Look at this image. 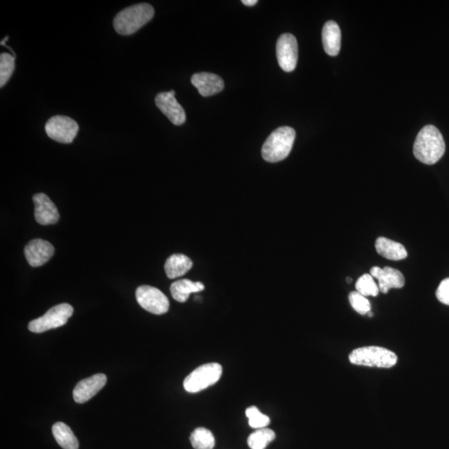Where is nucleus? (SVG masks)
Masks as SVG:
<instances>
[{
    "label": "nucleus",
    "instance_id": "obj_11",
    "mask_svg": "<svg viewBox=\"0 0 449 449\" xmlns=\"http://www.w3.org/2000/svg\"><path fill=\"white\" fill-rule=\"evenodd\" d=\"M156 105L162 113L172 122L174 125H182L186 122V113L182 107L172 93L164 92L158 93L155 98Z\"/></svg>",
    "mask_w": 449,
    "mask_h": 449
},
{
    "label": "nucleus",
    "instance_id": "obj_27",
    "mask_svg": "<svg viewBox=\"0 0 449 449\" xmlns=\"http://www.w3.org/2000/svg\"><path fill=\"white\" fill-rule=\"evenodd\" d=\"M436 297L440 302L449 306V278L443 280L439 284L437 292H436Z\"/></svg>",
    "mask_w": 449,
    "mask_h": 449
},
{
    "label": "nucleus",
    "instance_id": "obj_7",
    "mask_svg": "<svg viewBox=\"0 0 449 449\" xmlns=\"http://www.w3.org/2000/svg\"><path fill=\"white\" fill-rule=\"evenodd\" d=\"M79 130L78 123L74 119L59 115L51 118L45 125L47 135L60 143H72Z\"/></svg>",
    "mask_w": 449,
    "mask_h": 449
},
{
    "label": "nucleus",
    "instance_id": "obj_29",
    "mask_svg": "<svg viewBox=\"0 0 449 449\" xmlns=\"http://www.w3.org/2000/svg\"><path fill=\"white\" fill-rule=\"evenodd\" d=\"M352 279H350V278H349V277H348V278H347V282H348V283H350V282H352Z\"/></svg>",
    "mask_w": 449,
    "mask_h": 449
},
{
    "label": "nucleus",
    "instance_id": "obj_5",
    "mask_svg": "<svg viewBox=\"0 0 449 449\" xmlns=\"http://www.w3.org/2000/svg\"><path fill=\"white\" fill-rule=\"evenodd\" d=\"M222 367L217 363L200 365L184 380V388L188 393H198L219 381Z\"/></svg>",
    "mask_w": 449,
    "mask_h": 449
},
{
    "label": "nucleus",
    "instance_id": "obj_19",
    "mask_svg": "<svg viewBox=\"0 0 449 449\" xmlns=\"http://www.w3.org/2000/svg\"><path fill=\"white\" fill-rule=\"evenodd\" d=\"M192 265L194 263H192L191 260L185 255L175 254L171 255L166 260L165 264L166 276L169 279H176L178 277H181L190 271Z\"/></svg>",
    "mask_w": 449,
    "mask_h": 449
},
{
    "label": "nucleus",
    "instance_id": "obj_20",
    "mask_svg": "<svg viewBox=\"0 0 449 449\" xmlns=\"http://www.w3.org/2000/svg\"><path fill=\"white\" fill-rule=\"evenodd\" d=\"M52 432L55 440L63 449H79L78 439L65 423L62 422L54 423Z\"/></svg>",
    "mask_w": 449,
    "mask_h": 449
},
{
    "label": "nucleus",
    "instance_id": "obj_24",
    "mask_svg": "<svg viewBox=\"0 0 449 449\" xmlns=\"http://www.w3.org/2000/svg\"><path fill=\"white\" fill-rule=\"evenodd\" d=\"M15 68V58L3 53L0 55V87L3 88L11 78Z\"/></svg>",
    "mask_w": 449,
    "mask_h": 449
},
{
    "label": "nucleus",
    "instance_id": "obj_1",
    "mask_svg": "<svg viewBox=\"0 0 449 449\" xmlns=\"http://www.w3.org/2000/svg\"><path fill=\"white\" fill-rule=\"evenodd\" d=\"M446 142L441 132L433 125H427L418 132L413 145L414 157L427 165H434L446 152Z\"/></svg>",
    "mask_w": 449,
    "mask_h": 449
},
{
    "label": "nucleus",
    "instance_id": "obj_12",
    "mask_svg": "<svg viewBox=\"0 0 449 449\" xmlns=\"http://www.w3.org/2000/svg\"><path fill=\"white\" fill-rule=\"evenodd\" d=\"M107 383V376L97 374L91 377L81 380L74 389V400L76 403L84 404L95 396Z\"/></svg>",
    "mask_w": 449,
    "mask_h": 449
},
{
    "label": "nucleus",
    "instance_id": "obj_16",
    "mask_svg": "<svg viewBox=\"0 0 449 449\" xmlns=\"http://www.w3.org/2000/svg\"><path fill=\"white\" fill-rule=\"evenodd\" d=\"M324 49L329 56L339 54L341 45V31L335 21H328L322 30Z\"/></svg>",
    "mask_w": 449,
    "mask_h": 449
},
{
    "label": "nucleus",
    "instance_id": "obj_23",
    "mask_svg": "<svg viewBox=\"0 0 449 449\" xmlns=\"http://www.w3.org/2000/svg\"><path fill=\"white\" fill-rule=\"evenodd\" d=\"M356 288L357 292L363 297H377L380 292L379 285L375 283L374 277L370 274H365L359 278Z\"/></svg>",
    "mask_w": 449,
    "mask_h": 449
},
{
    "label": "nucleus",
    "instance_id": "obj_9",
    "mask_svg": "<svg viewBox=\"0 0 449 449\" xmlns=\"http://www.w3.org/2000/svg\"><path fill=\"white\" fill-rule=\"evenodd\" d=\"M276 56L280 67L285 72L296 70L298 61V44L296 37L284 33L276 44Z\"/></svg>",
    "mask_w": 449,
    "mask_h": 449
},
{
    "label": "nucleus",
    "instance_id": "obj_14",
    "mask_svg": "<svg viewBox=\"0 0 449 449\" xmlns=\"http://www.w3.org/2000/svg\"><path fill=\"white\" fill-rule=\"evenodd\" d=\"M370 275L379 281L380 292L387 294L391 289L404 287L405 279L403 274L392 267L380 268L374 267L370 269Z\"/></svg>",
    "mask_w": 449,
    "mask_h": 449
},
{
    "label": "nucleus",
    "instance_id": "obj_28",
    "mask_svg": "<svg viewBox=\"0 0 449 449\" xmlns=\"http://www.w3.org/2000/svg\"><path fill=\"white\" fill-rule=\"evenodd\" d=\"M258 0H243L242 3L246 6H254L258 3Z\"/></svg>",
    "mask_w": 449,
    "mask_h": 449
},
{
    "label": "nucleus",
    "instance_id": "obj_25",
    "mask_svg": "<svg viewBox=\"0 0 449 449\" xmlns=\"http://www.w3.org/2000/svg\"><path fill=\"white\" fill-rule=\"evenodd\" d=\"M246 414L247 418H249L250 426L253 429H265L271 423V419L266 414L260 413L255 406H251V407L246 409Z\"/></svg>",
    "mask_w": 449,
    "mask_h": 449
},
{
    "label": "nucleus",
    "instance_id": "obj_17",
    "mask_svg": "<svg viewBox=\"0 0 449 449\" xmlns=\"http://www.w3.org/2000/svg\"><path fill=\"white\" fill-rule=\"evenodd\" d=\"M375 248L378 254L388 260H401L408 256L407 251L402 244L386 237H381L376 239Z\"/></svg>",
    "mask_w": 449,
    "mask_h": 449
},
{
    "label": "nucleus",
    "instance_id": "obj_21",
    "mask_svg": "<svg viewBox=\"0 0 449 449\" xmlns=\"http://www.w3.org/2000/svg\"><path fill=\"white\" fill-rule=\"evenodd\" d=\"M190 440L195 449H213L215 446V438L212 432L205 427H198L192 432Z\"/></svg>",
    "mask_w": 449,
    "mask_h": 449
},
{
    "label": "nucleus",
    "instance_id": "obj_8",
    "mask_svg": "<svg viewBox=\"0 0 449 449\" xmlns=\"http://www.w3.org/2000/svg\"><path fill=\"white\" fill-rule=\"evenodd\" d=\"M136 298L144 310L154 315H164L169 310V301L164 293L152 286H139L136 290Z\"/></svg>",
    "mask_w": 449,
    "mask_h": 449
},
{
    "label": "nucleus",
    "instance_id": "obj_15",
    "mask_svg": "<svg viewBox=\"0 0 449 449\" xmlns=\"http://www.w3.org/2000/svg\"><path fill=\"white\" fill-rule=\"evenodd\" d=\"M191 84L203 97L215 95L225 88L223 79L220 76L211 72L195 74L191 77Z\"/></svg>",
    "mask_w": 449,
    "mask_h": 449
},
{
    "label": "nucleus",
    "instance_id": "obj_18",
    "mask_svg": "<svg viewBox=\"0 0 449 449\" xmlns=\"http://www.w3.org/2000/svg\"><path fill=\"white\" fill-rule=\"evenodd\" d=\"M205 285L202 282H194L190 280H179L171 285V293L174 299L180 303L186 302L192 293L203 292Z\"/></svg>",
    "mask_w": 449,
    "mask_h": 449
},
{
    "label": "nucleus",
    "instance_id": "obj_10",
    "mask_svg": "<svg viewBox=\"0 0 449 449\" xmlns=\"http://www.w3.org/2000/svg\"><path fill=\"white\" fill-rule=\"evenodd\" d=\"M24 254L30 266L42 267L53 258L54 247L45 239H36L25 246Z\"/></svg>",
    "mask_w": 449,
    "mask_h": 449
},
{
    "label": "nucleus",
    "instance_id": "obj_6",
    "mask_svg": "<svg viewBox=\"0 0 449 449\" xmlns=\"http://www.w3.org/2000/svg\"><path fill=\"white\" fill-rule=\"evenodd\" d=\"M72 314H74V308L70 304H60L51 308L41 317L30 322L29 329L33 333H42L49 329L63 326Z\"/></svg>",
    "mask_w": 449,
    "mask_h": 449
},
{
    "label": "nucleus",
    "instance_id": "obj_2",
    "mask_svg": "<svg viewBox=\"0 0 449 449\" xmlns=\"http://www.w3.org/2000/svg\"><path fill=\"white\" fill-rule=\"evenodd\" d=\"M154 13L153 7L145 3L124 8L114 18V29L121 36H130L148 24Z\"/></svg>",
    "mask_w": 449,
    "mask_h": 449
},
{
    "label": "nucleus",
    "instance_id": "obj_3",
    "mask_svg": "<svg viewBox=\"0 0 449 449\" xmlns=\"http://www.w3.org/2000/svg\"><path fill=\"white\" fill-rule=\"evenodd\" d=\"M296 139V131L292 127L277 128L265 142L262 153L264 160L278 162L289 156Z\"/></svg>",
    "mask_w": 449,
    "mask_h": 449
},
{
    "label": "nucleus",
    "instance_id": "obj_26",
    "mask_svg": "<svg viewBox=\"0 0 449 449\" xmlns=\"http://www.w3.org/2000/svg\"><path fill=\"white\" fill-rule=\"evenodd\" d=\"M350 305L359 314L365 315L371 311V305L365 297L362 296L357 292H353L349 294Z\"/></svg>",
    "mask_w": 449,
    "mask_h": 449
},
{
    "label": "nucleus",
    "instance_id": "obj_22",
    "mask_svg": "<svg viewBox=\"0 0 449 449\" xmlns=\"http://www.w3.org/2000/svg\"><path fill=\"white\" fill-rule=\"evenodd\" d=\"M275 439V432L265 427L252 433L248 438L247 443L251 449H265Z\"/></svg>",
    "mask_w": 449,
    "mask_h": 449
},
{
    "label": "nucleus",
    "instance_id": "obj_4",
    "mask_svg": "<svg viewBox=\"0 0 449 449\" xmlns=\"http://www.w3.org/2000/svg\"><path fill=\"white\" fill-rule=\"evenodd\" d=\"M349 359L354 365L386 369L395 366L397 361L396 354L391 350L378 346H366L354 349L349 354Z\"/></svg>",
    "mask_w": 449,
    "mask_h": 449
},
{
    "label": "nucleus",
    "instance_id": "obj_13",
    "mask_svg": "<svg viewBox=\"0 0 449 449\" xmlns=\"http://www.w3.org/2000/svg\"><path fill=\"white\" fill-rule=\"evenodd\" d=\"M36 211L34 216L38 224L42 226L56 224L59 220V213L56 206L45 194H38L33 198Z\"/></svg>",
    "mask_w": 449,
    "mask_h": 449
}]
</instances>
